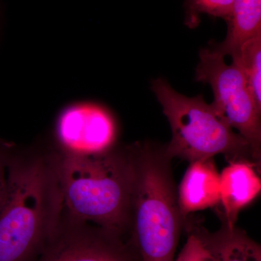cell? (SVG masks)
I'll list each match as a JSON object with an SVG mask.
<instances>
[{
    "mask_svg": "<svg viewBox=\"0 0 261 261\" xmlns=\"http://www.w3.org/2000/svg\"><path fill=\"white\" fill-rule=\"evenodd\" d=\"M233 0H187L186 23L190 28L199 23V16L207 14L227 20Z\"/></svg>",
    "mask_w": 261,
    "mask_h": 261,
    "instance_id": "13",
    "label": "cell"
},
{
    "mask_svg": "<svg viewBox=\"0 0 261 261\" xmlns=\"http://www.w3.org/2000/svg\"><path fill=\"white\" fill-rule=\"evenodd\" d=\"M51 158L65 214L128 236L135 146L84 155L60 152Z\"/></svg>",
    "mask_w": 261,
    "mask_h": 261,
    "instance_id": "1",
    "label": "cell"
},
{
    "mask_svg": "<svg viewBox=\"0 0 261 261\" xmlns=\"http://www.w3.org/2000/svg\"><path fill=\"white\" fill-rule=\"evenodd\" d=\"M231 57L243 73L247 87L261 111V32L244 42Z\"/></svg>",
    "mask_w": 261,
    "mask_h": 261,
    "instance_id": "12",
    "label": "cell"
},
{
    "mask_svg": "<svg viewBox=\"0 0 261 261\" xmlns=\"http://www.w3.org/2000/svg\"><path fill=\"white\" fill-rule=\"evenodd\" d=\"M221 220V227L214 232L188 218L185 223L194 228L216 261H261L260 245L237 225L231 227Z\"/></svg>",
    "mask_w": 261,
    "mask_h": 261,
    "instance_id": "10",
    "label": "cell"
},
{
    "mask_svg": "<svg viewBox=\"0 0 261 261\" xmlns=\"http://www.w3.org/2000/svg\"><path fill=\"white\" fill-rule=\"evenodd\" d=\"M184 228L187 233V241L174 261H216L194 228L186 223Z\"/></svg>",
    "mask_w": 261,
    "mask_h": 261,
    "instance_id": "14",
    "label": "cell"
},
{
    "mask_svg": "<svg viewBox=\"0 0 261 261\" xmlns=\"http://www.w3.org/2000/svg\"><path fill=\"white\" fill-rule=\"evenodd\" d=\"M151 88L171 126V141L165 145L171 159L191 163L224 154L228 161H253L248 143L216 114L202 95H183L162 78L152 81Z\"/></svg>",
    "mask_w": 261,
    "mask_h": 261,
    "instance_id": "4",
    "label": "cell"
},
{
    "mask_svg": "<svg viewBox=\"0 0 261 261\" xmlns=\"http://www.w3.org/2000/svg\"><path fill=\"white\" fill-rule=\"evenodd\" d=\"M226 21L228 32L224 42L211 46L224 57L232 56L244 42L261 32V0H233Z\"/></svg>",
    "mask_w": 261,
    "mask_h": 261,
    "instance_id": "11",
    "label": "cell"
},
{
    "mask_svg": "<svg viewBox=\"0 0 261 261\" xmlns=\"http://www.w3.org/2000/svg\"><path fill=\"white\" fill-rule=\"evenodd\" d=\"M220 173L221 219L236 226L240 211L260 194L261 181L257 165L248 159L233 160Z\"/></svg>",
    "mask_w": 261,
    "mask_h": 261,
    "instance_id": "8",
    "label": "cell"
},
{
    "mask_svg": "<svg viewBox=\"0 0 261 261\" xmlns=\"http://www.w3.org/2000/svg\"><path fill=\"white\" fill-rule=\"evenodd\" d=\"M63 213L51 158L10 153L8 195L0 211V261H33Z\"/></svg>",
    "mask_w": 261,
    "mask_h": 261,
    "instance_id": "2",
    "label": "cell"
},
{
    "mask_svg": "<svg viewBox=\"0 0 261 261\" xmlns=\"http://www.w3.org/2000/svg\"><path fill=\"white\" fill-rule=\"evenodd\" d=\"M224 58L213 47L201 49L195 79L210 85L214 97L211 107L246 141L251 149L253 162L260 167L261 111L238 65L233 61L227 64Z\"/></svg>",
    "mask_w": 261,
    "mask_h": 261,
    "instance_id": "5",
    "label": "cell"
},
{
    "mask_svg": "<svg viewBox=\"0 0 261 261\" xmlns=\"http://www.w3.org/2000/svg\"><path fill=\"white\" fill-rule=\"evenodd\" d=\"M128 238L140 261H174L184 219L165 145H135Z\"/></svg>",
    "mask_w": 261,
    "mask_h": 261,
    "instance_id": "3",
    "label": "cell"
},
{
    "mask_svg": "<svg viewBox=\"0 0 261 261\" xmlns=\"http://www.w3.org/2000/svg\"><path fill=\"white\" fill-rule=\"evenodd\" d=\"M10 152L0 145V211L3 208L8 195L9 185Z\"/></svg>",
    "mask_w": 261,
    "mask_h": 261,
    "instance_id": "15",
    "label": "cell"
},
{
    "mask_svg": "<svg viewBox=\"0 0 261 261\" xmlns=\"http://www.w3.org/2000/svg\"><path fill=\"white\" fill-rule=\"evenodd\" d=\"M177 193L184 220L193 213L219 206L220 173L214 158L190 163Z\"/></svg>",
    "mask_w": 261,
    "mask_h": 261,
    "instance_id": "9",
    "label": "cell"
},
{
    "mask_svg": "<svg viewBox=\"0 0 261 261\" xmlns=\"http://www.w3.org/2000/svg\"><path fill=\"white\" fill-rule=\"evenodd\" d=\"M33 261H140L128 235L72 219L61 221Z\"/></svg>",
    "mask_w": 261,
    "mask_h": 261,
    "instance_id": "6",
    "label": "cell"
},
{
    "mask_svg": "<svg viewBox=\"0 0 261 261\" xmlns=\"http://www.w3.org/2000/svg\"><path fill=\"white\" fill-rule=\"evenodd\" d=\"M56 136L62 153H102L116 146L118 126L106 108L94 103H80L61 113Z\"/></svg>",
    "mask_w": 261,
    "mask_h": 261,
    "instance_id": "7",
    "label": "cell"
}]
</instances>
